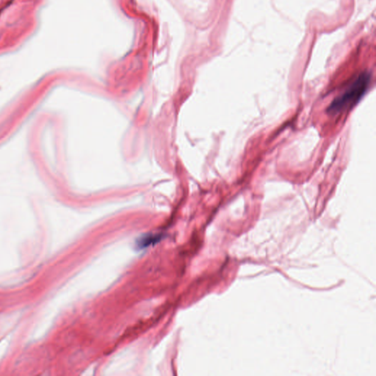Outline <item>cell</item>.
Masks as SVG:
<instances>
[{
  "label": "cell",
  "mask_w": 376,
  "mask_h": 376,
  "mask_svg": "<svg viewBox=\"0 0 376 376\" xmlns=\"http://www.w3.org/2000/svg\"><path fill=\"white\" fill-rule=\"evenodd\" d=\"M370 80L371 75L369 72H364L360 74L343 94L332 101L328 107L329 113L336 115L352 108L367 92Z\"/></svg>",
  "instance_id": "cell-1"
}]
</instances>
